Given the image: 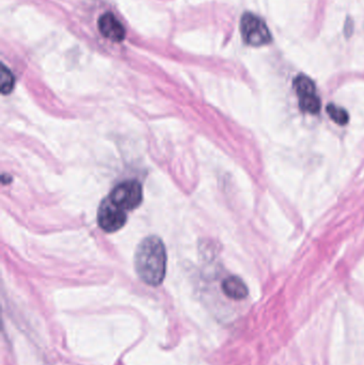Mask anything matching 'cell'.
<instances>
[{"mask_svg": "<svg viewBox=\"0 0 364 365\" xmlns=\"http://www.w3.org/2000/svg\"><path fill=\"white\" fill-rule=\"evenodd\" d=\"M327 112H328L331 119L336 122V123L339 124V125H346L348 123L350 117H348V111L342 108V107L333 104L328 105Z\"/></svg>", "mask_w": 364, "mask_h": 365, "instance_id": "obj_8", "label": "cell"}, {"mask_svg": "<svg viewBox=\"0 0 364 365\" xmlns=\"http://www.w3.org/2000/svg\"><path fill=\"white\" fill-rule=\"evenodd\" d=\"M15 85V78L13 76L12 72L6 68L4 64H2L1 66V93L4 95H6V94L11 93L13 88H14Z\"/></svg>", "mask_w": 364, "mask_h": 365, "instance_id": "obj_9", "label": "cell"}, {"mask_svg": "<svg viewBox=\"0 0 364 365\" xmlns=\"http://www.w3.org/2000/svg\"><path fill=\"white\" fill-rule=\"evenodd\" d=\"M109 198L120 208L132 211L142 202V187L137 181H123L113 188Z\"/></svg>", "mask_w": 364, "mask_h": 365, "instance_id": "obj_3", "label": "cell"}, {"mask_svg": "<svg viewBox=\"0 0 364 365\" xmlns=\"http://www.w3.org/2000/svg\"><path fill=\"white\" fill-rule=\"evenodd\" d=\"M128 221L126 211L120 208L110 198L105 199L100 203L98 211V226L107 233H113L123 228Z\"/></svg>", "mask_w": 364, "mask_h": 365, "instance_id": "obj_5", "label": "cell"}, {"mask_svg": "<svg viewBox=\"0 0 364 365\" xmlns=\"http://www.w3.org/2000/svg\"><path fill=\"white\" fill-rule=\"evenodd\" d=\"M222 292L230 299L241 300L248 296V287L241 277L231 275L222 282Z\"/></svg>", "mask_w": 364, "mask_h": 365, "instance_id": "obj_7", "label": "cell"}, {"mask_svg": "<svg viewBox=\"0 0 364 365\" xmlns=\"http://www.w3.org/2000/svg\"><path fill=\"white\" fill-rule=\"evenodd\" d=\"M241 32L244 41L251 46H262L271 41L266 23L252 13H245L241 19Z\"/></svg>", "mask_w": 364, "mask_h": 365, "instance_id": "obj_2", "label": "cell"}, {"mask_svg": "<svg viewBox=\"0 0 364 365\" xmlns=\"http://www.w3.org/2000/svg\"><path fill=\"white\" fill-rule=\"evenodd\" d=\"M294 88L301 110L311 115H318L321 109V100L313 80L306 75H298L295 78Z\"/></svg>", "mask_w": 364, "mask_h": 365, "instance_id": "obj_4", "label": "cell"}, {"mask_svg": "<svg viewBox=\"0 0 364 365\" xmlns=\"http://www.w3.org/2000/svg\"><path fill=\"white\" fill-rule=\"evenodd\" d=\"M137 275L150 286H158L164 281L167 270V252L157 236L143 239L135 254Z\"/></svg>", "mask_w": 364, "mask_h": 365, "instance_id": "obj_1", "label": "cell"}, {"mask_svg": "<svg viewBox=\"0 0 364 365\" xmlns=\"http://www.w3.org/2000/svg\"><path fill=\"white\" fill-rule=\"evenodd\" d=\"M98 26L102 36L113 42L120 43L125 38V28L111 12H106L100 15Z\"/></svg>", "mask_w": 364, "mask_h": 365, "instance_id": "obj_6", "label": "cell"}]
</instances>
